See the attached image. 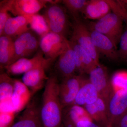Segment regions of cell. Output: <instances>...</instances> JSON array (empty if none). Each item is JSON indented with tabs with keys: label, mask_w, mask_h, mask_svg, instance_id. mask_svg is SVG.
I'll return each instance as SVG.
<instances>
[{
	"label": "cell",
	"mask_w": 127,
	"mask_h": 127,
	"mask_svg": "<svg viewBox=\"0 0 127 127\" xmlns=\"http://www.w3.org/2000/svg\"><path fill=\"white\" fill-rule=\"evenodd\" d=\"M59 83L56 75H52L45 85L40 107L43 127H61L62 125L63 108L59 98Z\"/></svg>",
	"instance_id": "cell-1"
},
{
	"label": "cell",
	"mask_w": 127,
	"mask_h": 127,
	"mask_svg": "<svg viewBox=\"0 0 127 127\" xmlns=\"http://www.w3.org/2000/svg\"><path fill=\"white\" fill-rule=\"evenodd\" d=\"M124 22L122 19L111 12L100 20L91 22L89 28L106 36L117 48L123 32Z\"/></svg>",
	"instance_id": "cell-2"
},
{
	"label": "cell",
	"mask_w": 127,
	"mask_h": 127,
	"mask_svg": "<svg viewBox=\"0 0 127 127\" xmlns=\"http://www.w3.org/2000/svg\"><path fill=\"white\" fill-rule=\"evenodd\" d=\"M59 1L48 4L42 16L50 32L66 37L69 28V22L65 9L58 4Z\"/></svg>",
	"instance_id": "cell-3"
},
{
	"label": "cell",
	"mask_w": 127,
	"mask_h": 127,
	"mask_svg": "<svg viewBox=\"0 0 127 127\" xmlns=\"http://www.w3.org/2000/svg\"><path fill=\"white\" fill-rule=\"evenodd\" d=\"M68 42L65 37L49 32L41 37L39 47L45 58L52 62L63 52Z\"/></svg>",
	"instance_id": "cell-4"
},
{
	"label": "cell",
	"mask_w": 127,
	"mask_h": 127,
	"mask_svg": "<svg viewBox=\"0 0 127 127\" xmlns=\"http://www.w3.org/2000/svg\"><path fill=\"white\" fill-rule=\"evenodd\" d=\"M108 127H117L127 112V89L114 92L107 104Z\"/></svg>",
	"instance_id": "cell-5"
},
{
	"label": "cell",
	"mask_w": 127,
	"mask_h": 127,
	"mask_svg": "<svg viewBox=\"0 0 127 127\" xmlns=\"http://www.w3.org/2000/svg\"><path fill=\"white\" fill-rule=\"evenodd\" d=\"M73 38L78 45L92 57L97 64L99 63V53L94 45L89 28L79 18L74 19L73 25Z\"/></svg>",
	"instance_id": "cell-6"
},
{
	"label": "cell",
	"mask_w": 127,
	"mask_h": 127,
	"mask_svg": "<svg viewBox=\"0 0 127 127\" xmlns=\"http://www.w3.org/2000/svg\"><path fill=\"white\" fill-rule=\"evenodd\" d=\"M83 77L73 75L63 78L59 83V96L63 108L74 104Z\"/></svg>",
	"instance_id": "cell-7"
},
{
	"label": "cell",
	"mask_w": 127,
	"mask_h": 127,
	"mask_svg": "<svg viewBox=\"0 0 127 127\" xmlns=\"http://www.w3.org/2000/svg\"><path fill=\"white\" fill-rule=\"evenodd\" d=\"M52 62L46 58L38 65L25 73L22 81L31 91L32 96L45 86L49 77L46 74V70Z\"/></svg>",
	"instance_id": "cell-8"
},
{
	"label": "cell",
	"mask_w": 127,
	"mask_h": 127,
	"mask_svg": "<svg viewBox=\"0 0 127 127\" xmlns=\"http://www.w3.org/2000/svg\"><path fill=\"white\" fill-rule=\"evenodd\" d=\"M89 75V79L96 89L99 97L104 100L107 105L114 92L106 67L100 64Z\"/></svg>",
	"instance_id": "cell-9"
},
{
	"label": "cell",
	"mask_w": 127,
	"mask_h": 127,
	"mask_svg": "<svg viewBox=\"0 0 127 127\" xmlns=\"http://www.w3.org/2000/svg\"><path fill=\"white\" fill-rule=\"evenodd\" d=\"M56 0H10V12L14 16L35 15L46 5Z\"/></svg>",
	"instance_id": "cell-10"
},
{
	"label": "cell",
	"mask_w": 127,
	"mask_h": 127,
	"mask_svg": "<svg viewBox=\"0 0 127 127\" xmlns=\"http://www.w3.org/2000/svg\"><path fill=\"white\" fill-rule=\"evenodd\" d=\"M11 127H43L40 107L35 101H31Z\"/></svg>",
	"instance_id": "cell-11"
},
{
	"label": "cell",
	"mask_w": 127,
	"mask_h": 127,
	"mask_svg": "<svg viewBox=\"0 0 127 127\" xmlns=\"http://www.w3.org/2000/svg\"><path fill=\"white\" fill-rule=\"evenodd\" d=\"M90 30L94 45L99 54L101 53L112 61L119 58L117 48L109 38L98 32Z\"/></svg>",
	"instance_id": "cell-12"
},
{
	"label": "cell",
	"mask_w": 127,
	"mask_h": 127,
	"mask_svg": "<svg viewBox=\"0 0 127 127\" xmlns=\"http://www.w3.org/2000/svg\"><path fill=\"white\" fill-rule=\"evenodd\" d=\"M58 58L55 67L63 78L75 75L76 72V61L69 41L65 49Z\"/></svg>",
	"instance_id": "cell-13"
},
{
	"label": "cell",
	"mask_w": 127,
	"mask_h": 127,
	"mask_svg": "<svg viewBox=\"0 0 127 127\" xmlns=\"http://www.w3.org/2000/svg\"><path fill=\"white\" fill-rule=\"evenodd\" d=\"M45 59L43 57V53L39 51L32 58H20L5 67L4 69L9 75L24 74L38 65Z\"/></svg>",
	"instance_id": "cell-14"
},
{
	"label": "cell",
	"mask_w": 127,
	"mask_h": 127,
	"mask_svg": "<svg viewBox=\"0 0 127 127\" xmlns=\"http://www.w3.org/2000/svg\"><path fill=\"white\" fill-rule=\"evenodd\" d=\"M82 120L93 121L84 107L73 104L63 108L62 122L64 127H76L77 124Z\"/></svg>",
	"instance_id": "cell-15"
},
{
	"label": "cell",
	"mask_w": 127,
	"mask_h": 127,
	"mask_svg": "<svg viewBox=\"0 0 127 127\" xmlns=\"http://www.w3.org/2000/svg\"><path fill=\"white\" fill-rule=\"evenodd\" d=\"M29 16H18L10 17L5 23L2 35L13 38L31 29Z\"/></svg>",
	"instance_id": "cell-16"
},
{
	"label": "cell",
	"mask_w": 127,
	"mask_h": 127,
	"mask_svg": "<svg viewBox=\"0 0 127 127\" xmlns=\"http://www.w3.org/2000/svg\"><path fill=\"white\" fill-rule=\"evenodd\" d=\"M32 96L31 91L23 82L15 79V89L11 99L16 113L25 109Z\"/></svg>",
	"instance_id": "cell-17"
},
{
	"label": "cell",
	"mask_w": 127,
	"mask_h": 127,
	"mask_svg": "<svg viewBox=\"0 0 127 127\" xmlns=\"http://www.w3.org/2000/svg\"><path fill=\"white\" fill-rule=\"evenodd\" d=\"M111 12L106 0H88L82 14L86 19L97 21Z\"/></svg>",
	"instance_id": "cell-18"
},
{
	"label": "cell",
	"mask_w": 127,
	"mask_h": 127,
	"mask_svg": "<svg viewBox=\"0 0 127 127\" xmlns=\"http://www.w3.org/2000/svg\"><path fill=\"white\" fill-rule=\"evenodd\" d=\"M99 97L96 89L89 79L83 77L74 104L84 106L92 104Z\"/></svg>",
	"instance_id": "cell-19"
},
{
	"label": "cell",
	"mask_w": 127,
	"mask_h": 127,
	"mask_svg": "<svg viewBox=\"0 0 127 127\" xmlns=\"http://www.w3.org/2000/svg\"><path fill=\"white\" fill-rule=\"evenodd\" d=\"M83 107L93 120L103 127H108L107 104L102 98L99 97L95 102Z\"/></svg>",
	"instance_id": "cell-20"
},
{
	"label": "cell",
	"mask_w": 127,
	"mask_h": 127,
	"mask_svg": "<svg viewBox=\"0 0 127 127\" xmlns=\"http://www.w3.org/2000/svg\"><path fill=\"white\" fill-rule=\"evenodd\" d=\"M15 54L13 38L2 35L0 36V65L1 69L10 65Z\"/></svg>",
	"instance_id": "cell-21"
},
{
	"label": "cell",
	"mask_w": 127,
	"mask_h": 127,
	"mask_svg": "<svg viewBox=\"0 0 127 127\" xmlns=\"http://www.w3.org/2000/svg\"><path fill=\"white\" fill-rule=\"evenodd\" d=\"M34 33V32L30 29L17 37L14 40L15 54L11 64L18 59L24 58L28 41Z\"/></svg>",
	"instance_id": "cell-22"
},
{
	"label": "cell",
	"mask_w": 127,
	"mask_h": 127,
	"mask_svg": "<svg viewBox=\"0 0 127 127\" xmlns=\"http://www.w3.org/2000/svg\"><path fill=\"white\" fill-rule=\"evenodd\" d=\"M15 79L6 72L0 75V101L11 98L15 89Z\"/></svg>",
	"instance_id": "cell-23"
},
{
	"label": "cell",
	"mask_w": 127,
	"mask_h": 127,
	"mask_svg": "<svg viewBox=\"0 0 127 127\" xmlns=\"http://www.w3.org/2000/svg\"><path fill=\"white\" fill-rule=\"evenodd\" d=\"M29 17L30 28L40 37L50 32L43 16L36 14Z\"/></svg>",
	"instance_id": "cell-24"
},
{
	"label": "cell",
	"mask_w": 127,
	"mask_h": 127,
	"mask_svg": "<svg viewBox=\"0 0 127 127\" xmlns=\"http://www.w3.org/2000/svg\"><path fill=\"white\" fill-rule=\"evenodd\" d=\"M63 3L74 19L78 18L80 13H82L88 0H64Z\"/></svg>",
	"instance_id": "cell-25"
},
{
	"label": "cell",
	"mask_w": 127,
	"mask_h": 127,
	"mask_svg": "<svg viewBox=\"0 0 127 127\" xmlns=\"http://www.w3.org/2000/svg\"><path fill=\"white\" fill-rule=\"evenodd\" d=\"M111 86L114 92L127 89V71H119L115 72L111 79Z\"/></svg>",
	"instance_id": "cell-26"
},
{
	"label": "cell",
	"mask_w": 127,
	"mask_h": 127,
	"mask_svg": "<svg viewBox=\"0 0 127 127\" xmlns=\"http://www.w3.org/2000/svg\"><path fill=\"white\" fill-rule=\"evenodd\" d=\"M69 42L75 56L76 67V72L79 75H83L84 74L83 63V50L76 41L75 39L72 37L69 40Z\"/></svg>",
	"instance_id": "cell-27"
},
{
	"label": "cell",
	"mask_w": 127,
	"mask_h": 127,
	"mask_svg": "<svg viewBox=\"0 0 127 127\" xmlns=\"http://www.w3.org/2000/svg\"><path fill=\"white\" fill-rule=\"evenodd\" d=\"M106 1L110 6L111 12L122 19L127 25V9L121 1L106 0Z\"/></svg>",
	"instance_id": "cell-28"
},
{
	"label": "cell",
	"mask_w": 127,
	"mask_h": 127,
	"mask_svg": "<svg viewBox=\"0 0 127 127\" xmlns=\"http://www.w3.org/2000/svg\"><path fill=\"white\" fill-rule=\"evenodd\" d=\"M10 11V0H4L0 2V36L2 35L5 25L11 16L9 12Z\"/></svg>",
	"instance_id": "cell-29"
},
{
	"label": "cell",
	"mask_w": 127,
	"mask_h": 127,
	"mask_svg": "<svg viewBox=\"0 0 127 127\" xmlns=\"http://www.w3.org/2000/svg\"><path fill=\"white\" fill-rule=\"evenodd\" d=\"M16 114L15 112H0V127H11Z\"/></svg>",
	"instance_id": "cell-30"
},
{
	"label": "cell",
	"mask_w": 127,
	"mask_h": 127,
	"mask_svg": "<svg viewBox=\"0 0 127 127\" xmlns=\"http://www.w3.org/2000/svg\"><path fill=\"white\" fill-rule=\"evenodd\" d=\"M39 44L40 40H38L37 37L34 33L28 41L24 58H27L33 54L39 46Z\"/></svg>",
	"instance_id": "cell-31"
},
{
	"label": "cell",
	"mask_w": 127,
	"mask_h": 127,
	"mask_svg": "<svg viewBox=\"0 0 127 127\" xmlns=\"http://www.w3.org/2000/svg\"><path fill=\"white\" fill-rule=\"evenodd\" d=\"M118 50L119 58L127 61V28L123 32L119 41Z\"/></svg>",
	"instance_id": "cell-32"
},
{
	"label": "cell",
	"mask_w": 127,
	"mask_h": 127,
	"mask_svg": "<svg viewBox=\"0 0 127 127\" xmlns=\"http://www.w3.org/2000/svg\"><path fill=\"white\" fill-rule=\"evenodd\" d=\"M0 112H15L16 113L11 98L0 101Z\"/></svg>",
	"instance_id": "cell-33"
},
{
	"label": "cell",
	"mask_w": 127,
	"mask_h": 127,
	"mask_svg": "<svg viewBox=\"0 0 127 127\" xmlns=\"http://www.w3.org/2000/svg\"><path fill=\"white\" fill-rule=\"evenodd\" d=\"M76 127H100L92 121L82 120L77 124Z\"/></svg>",
	"instance_id": "cell-34"
},
{
	"label": "cell",
	"mask_w": 127,
	"mask_h": 127,
	"mask_svg": "<svg viewBox=\"0 0 127 127\" xmlns=\"http://www.w3.org/2000/svg\"><path fill=\"white\" fill-rule=\"evenodd\" d=\"M117 127H127V112L120 119Z\"/></svg>",
	"instance_id": "cell-35"
},
{
	"label": "cell",
	"mask_w": 127,
	"mask_h": 127,
	"mask_svg": "<svg viewBox=\"0 0 127 127\" xmlns=\"http://www.w3.org/2000/svg\"><path fill=\"white\" fill-rule=\"evenodd\" d=\"M121 1V2L126 7V8L127 9V0H122Z\"/></svg>",
	"instance_id": "cell-36"
},
{
	"label": "cell",
	"mask_w": 127,
	"mask_h": 127,
	"mask_svg": "<svg viewBox=\"0 0 127 127\" xmlns=\"http://www.w3.org/2000/svg\"><path fill=\"white\" fill-rule=\"evenodd\" d=\"M61 127H64V125H62V124L61 126Z\"/></svg>",
	"instance_id": "cell-37"
},
{
	"label": "cell",
	"mask_w": 127,
	"mask_h": 127,
	"mask_svg": "<svg viewBox=\"0 0 127 127\" xmlns=\"http://www.w3.org/2000/svg\"></svg>",
	"instance_id": "cell-38"
}]
</instances>
